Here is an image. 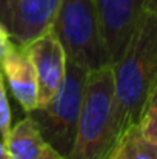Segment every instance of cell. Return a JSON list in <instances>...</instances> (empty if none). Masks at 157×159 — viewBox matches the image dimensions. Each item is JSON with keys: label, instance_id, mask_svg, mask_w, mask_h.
Here are the masks:
<instances>
[{"label": "cell", "instance_id": "4fadbf2b", "mask_svg": "<svg viewBox=\"0 0 157 159\" xmlns=\"http://www.w3.org/2000/svg\"><path fill=\"white\" fill-rule=\"evenodd\" d=\"M11 42H12V40H11V37H9V33H8L6 28L0 23V60H2V57L5 56V53L8 51Z\"/></svg>", "mask_w": 157, "mask_h": 159}, {"label": "cell", "instance_id": "8992f818", "mask_svg": "<svg viewBox=\"0 0 157 159\" xmlns=\"http://www.w3.org/2000/svg\"><path fill=\"white\" fill-rule=\"evenodd\" d=\"M109 60L114 65L125 53L133 34L136 33L148 0H94Z\"/></svg>", "mask_w": 157, "mask_h": 159}, {"label": "cell", "instance_id": "6da1fadb", "mask_svg": "<svg viewBox=\"0 0 157 159\" xmlns=\"http://www.w3.org/2000/svg\"><path fill=\"white\" fill-rule=\"evenodd\" d=\"M114 70V145L140 119L148 94L157 80V14L146 9Z\"/></svg>", "mask_w": 157, "mask_h": 159}, {"label": "cell", "instance_id": "9a60e30c", "mask_svg": "<svg viewBox=\"0 0 157 159\" xmlns=\"http://www.w3.org/2000/svg\"><path fill=\"white\" fill-rule=\"evenodd\" d=\"M0 159H11L9 152H8V148H6L3 139H0Z\"/></svg>", "mask_w": 157, "mask_h": 159}, {"label": "cell", "instance_id": "ba28073f", "mask_svg": "<svg viewBox=\"0 0 157 159\" xmlns=\"http://www.w3.org/2000/svg\"><path fill=\"white\" fill-rule=\"evenodd\" d=\"M2 73L9 85L11 93L22 108L29 113L39 105V84L33 60L25 47L11 42L8 51L0 60Z\"/></svg>", "mask_w": 157, "mask_h": 159}, {"label": "cell", "instance_id": "7a4b0ae2", "mask_svg": "<svg viewBox=\"0 0 157 159\" xmlns=\"http://www.w3.org/2000/svg\"><path fill=\"white\" fill-rule=\"evenodd\" d=\"M114 70L106 65L88 73L74 147L66 159H108L114 147Z\"/></svg>", "mask_w": 157, "mask_h": 159}, {"label": "cell", "instance_id": "8fae6325", "mask_svg": "<svg viewBox=\"0 0 157 159\" xmlns=\"http://www.w3.org/2000/svg\"><path fill=\"white\" fill-rule=\"evenodd\" d=\"M137 125L148 139L157 142V80L148 94Z\"/></svg>", "mask_w": 157, "mask_h": 159}, {"label": "cell", "instance_id": "52a82bcc", "mask_svg": "<svg viewBox=\"0 0 157 159\" xmlns=\"http://www.w3.org/2000/svg\"><path fill=\"white\" fill-rule=\"evenodd\" d=\"M25 50L33 60L39 84V105H46L63 84L66 74V54L55 36L52 26L25 45Z\"/></svg>", "mask_w": 157, "mask_h": 159}, {"label": "cell", "instance_id": "e0dca14e", "mask_svg": "<svg viewBox=\"0 0 157 159\" xmlns=\"http://www.w3.org/2000/svg\"><path fill=\"white\" fill-rule=\"evenodd\" d=\"M5 3H6V0H0V9L5 6Z\"/></svg>", "mask_w": 157, "mask_h": 159}, {"label": "cell", "instance_id": "9c48e42d", "mask_svg": "<svg viewBox=\"0 0 157 159\" xmlns=\"http://www.w3.org/2000/svg\"><path fill=\"white\" fill-rule=\"evenodd\" d=\"M3 142L11 159H40L48 148L46 141L29 114L11 127Z\"/></svg>", "mask_w": 157, "mask_h": 159}, {"label": "cell", "instance_id": "277c9868", "mask_svg": "<svg viewBox=\"0 0 157 159\" xmlns=\"http://www.w3.org/2000/svg\"><path fill=\"white\" fill-rule=\"evenodd\" d=\"M88 73L83 66L66 59V74L59 91L46 105L28 113L37 124L46 144L65 159L74 147Z\"/></svg>", "mask_w": 157, "mask_h": 159}, {"label": "cell", "instance_id": "ac0fdd59", "mask_svg": "<svg viewBox=\"0 0 157 159\" xmlns=\"http://www.w3.org/2000/svg\"><path fill=\"white\" fill-rule=\"evenodd\" d=\"M0 139H3V134H2V130H0Z\"/></svg>", "mask_w": 157, "mask_h": 159}, {"label": "cell", "instance_id": "5bb4252c", "mask_svg": "<svg viewBox=\"0 0 157 159\" xmlns=\"http://www.w3.org/2000/svg\"><path fill=\"white\" fill-rule=\"evenodd\" d=\"M40 159H65L59 152H55L54 148H52L51 145H48V148H46V152L43 153V156Z\"/></svg>", "mask_w": 157, "mask_h": 159}, {"label": "cell", "instance_id": "30bf717a", "mask_svg": "<svg viewBox=\"0 0 157 159\" xmlns=\"http://www.w3.org/2000/svg\"><path fill=\"white\" fill-rule=\"evenodd\" d=\"M108 159H157V142L148 139L136 124L119 138Z\"/></svg>", "mask_w": 157, "mask_h": 159}, {"label": "cell", "instance_id": "3957f363", "mask_svg": "<svg viewBox=\"0 0 157 159\" xmlns=\"http://www.w3.org/2000/svg\"><path fill=\"white\" fill-rule=\"evenodd\" d=\"M52 30L68 60L88 71L112 65L94 0H62Z\"/></svg>", "mask_w": 157, "mask_h": 159}, {"label": "cell", "instance_id": "7c38bea8", "mask_svg": "<svg viewBox=\"0 0 157 159\" xmlns=\"http://www.w3.org/2000/svg\"><path fill=\"white\" fill-rule=\"evenodd\" d=\"M11 127H12L11 125V108H9L6 88H5V82H3V73L0 68V130L3 134V141L9 134Z\"/></svg>", "mask_w": 157, "mask_h": 159}, {"label": "cell", "instance_id": "2e32d148", "mask_svg": "<svg viewBox=\"0 0 157 159\" xmlns=\"http://www.w3.org/2000/svg\"><path fill=\"white\" fill-rule=\"evenodd\" d=\"M148 9L154 11L157 14V0H148Z\"/></svg>", "mask_w": 157, "mask_h": 159}, {"label": "cell", "instance_id": "5b68a950", "mask_svg": "<svg viewBox=\"0 0 157 159\" xmlns=\"http://www.w3.org/2000/svg\"><path fill=\"white\" fill-rule=\"evenodd\" d=\"M62 0H6L0 23L14 43L25 47L52 26Z\"/></svg>", "mask_w": 157, "mask_h": 159}]
</instances>
